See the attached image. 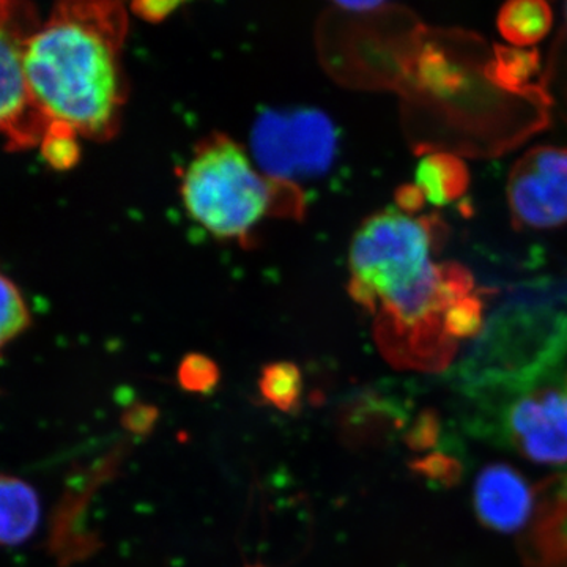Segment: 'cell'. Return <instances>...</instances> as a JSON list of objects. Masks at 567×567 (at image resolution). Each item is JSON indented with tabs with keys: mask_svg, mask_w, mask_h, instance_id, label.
I'll return each instance as SVG.
<instances>
[{
	"mask_svg": "<svg viewBox=\"0 0 567 567\" xmlns=\"http://www.w3.org/2000/svg\"><path fill=\"white\" fill-rule=\"evenodd\" d=\"M445 327L447 334L457 344L458 341L480 334L483 330V303L480 298L470 293L468 297L451 306L450 311L446 312Z\"/></svg>",
	"mask_w": 567,
	"mask_h": 567,
	"instance_id": "e0dca14e",
	"label": "cell"
},
{
	"mask_svg": "<svg viewBox=\"0 0 567 567\" xmlns=\"http://www.w3.org/2000/svg\"><path fill=\"white\" fill-rule=\"evenodd\" d=\"M417 73H420V81L423 82L425 87L431 89L432 92L442 93V95L453 93L462 82V76L457 73L456 66L451 65L436 51H427L421 55V61L417 63Z\"/></svg>",
	"mask_w": 567,
	"mask_h": 567,
	"instance_id": "ac0fdd59",
	"label": "cell"
},
{
	"mask_svg": "<svg viewBox=\"0 0 567 567\" xmlns=\"http://www.w3.org/2000/svg\"><path fill=\"white\" fill-rule=\"evenodd\" d=\"M259 388L268 404L281 412H293L303 395V375L297 365L279 361L265 365Z\"/></svg>",
	"mask_w": 567,
	"mask_h": 567,
	"instance_id": "5bb4252c",
	"label": "cell"
},
{
	"mask_svg": "<svg viewBox=\"0 0 567 567\" xmlns=\"http://www.w3.org/2000/svg\"><path fill=\"white\" fill-rule=\"evenodd\" d=\"M29 324V311L18 287L0 271V350Z\"/></svg>",
	"mask_w": 567,
	"mask_h": 567,
	"instance_id": "9a60e30c",
	"label": "cell"
},
{
	"mask_svg": "<svg viewBox=\"0 0 567 567\" xmlns=\"http://www.w3.org/2000/svg\"><path fill=\"white\" fill-rule=\"evenodd\" d=\"M415 186L427 203L446 205L466 192L468 173L456 156L436 153L425 156L417 166Z\"/></svg>",
	"mask_w": 567,
	"mask_h": 567,
	"instance_id": "7c38bea8",
	"label": "cell"
},
{
	"mask_svg": "<svg viewBox=\"0 0 567 567\" xmlns=\"http://www.w3.org/2000/svg\"><path fill=\"white\" fill-rule=\"evenodd\" d=\"M271 182L237 142H205L183 174L181 196L193 221L221 240L244 238L274 205Z\"/></svg>",
	"mask_w": 567,
	"mask_h": 567,
	"instance_id": "3957f363",
	"label": "cell"
},
{
	"mask_svg": "<svg viewBox=\"0 0 567 567\" xmlns=\"http://www.w3.org/2000/svg\"><path fill=\"white\" fill-rule=\"evenodd\" d=\"M427 219L388 210L371 216L350 248V290L358 303L375 311L382 301L409 289L432 267Z\"/></svg>",
	"mask_w": 567,
	"mask_h": 567,
	"instance_id": "277c9868",
	"label": "cell"
},
{
	"mask_svg": "<svg viewBox=\"0 0 567 567\" xmlns=\"http://www.w3.org/2000/svg\"><path fill=\"white\" fill-rule=\"evenodd\" d=\"M566 386H567V380H566Z\"/></svg>",
	"mask_w": 567,
	"mask_h": 567,
	"instance_id": "603a6c76",
	"label": "cell"
},
{
	"mask_svg": "<svg viewBox=\"0 0 567 567\" xmlns=\"http://www.w3.org/2000/svg\"><path fill=\"white\" fill-rule=\"evenodd\" d=\"M178 3L175 2H142L136 3V9L140 17L145 18L147 21L158 22L163 21L167 14L173 13L177 9Z\"/></svg>",
	"mask_w": 567,
	"mask_h": 567,
	"instance_id": "7402d4cb",
	"label": "cell"
},
{
	"mask_svg": "<svg viewBox=\"0 0 567 567\" xmlns=\"http://www.w3.org/2000/svg\"><path fill=\"white\" fill-rule=\"evenodd\" d=\"M567 290H522L496 309L462 361L468 391L527 390L567 353Z\"/></svg>",
	"mask_w": 567,
	"mask_h": 567,
	"instance_id": "7a4b0ae2",
	"label": "cell"
},
{
	"mask_svg": "<svg viewBox=\"0 0 567 567\" xmlns=\"http://www.w3.org/2000/svg\"><path fill=\"white\" fill-rule=\"evenodd\" d=\"M503 427L522 456L540 465H567V386L518 394L506 406Z\"/></svg>",
	"mask_w": 567,
	"mask_h": 567,
	"instance_id": "52a82bcc",
	"label": "cell"
},
{
	"mask_svg": "<svg viewBox=\"0 0 567 567\" xmlns=\"http://www.w3.org/2000/svg\"><path fill=\"white\" fill-rule=\"evenodd\" d=\"M416 472L427 480L450 484L458 476V465L453 457H447L445 454H432L416 462Z\"/></svg>",
	"mask_w": 567,
	"mask_h": 567,
	"instance_id": "ffe728a7",
	"label": "cell"
},
{
	"mask_svg": "<svg viewBox=\"0 0 567 567\" xmlns=\"http://www.w3.org/2000/svg\"><path fill=\"white\" fill-rule=\"evenodd\" d=\"M178 383L185 391L196 394H208L218 386V365L210 358L200 353H189L178 365Z\"/></svg>",
	"mask_w": 567,
	"mask_h": 567,
	"instance_id": "2e32d148",
	"label": "cell"
},
{
	"mask_svg": "<svg viewBox=\"0 0 567 567\" xmlns=\"http://www.w3.org/2000/svg\"><path fill=\"white\" fill-rule=\"evenodd\" d=\"M112 3H63L33 31L24 76L33 107L50 125L84 136L114 126L122 104V13Z\"/></svg>",
	"mask_w": 567,
	"mask_h": 567,
	"instance_id": "6da1fadb",
	"label": "cell"
},
{
	"mask_svg": "<svg viewBox=\"0 0 567 567\" xmlns=\"http://www.w3.org/2000/svg\"><path fill=\"white\" fill-rule=\"evenodd\" d=\"M40 517L35 488L20 477L0 475V546H20L31 539Z\"/></svg>",
	"mask_w": 567,
	"mask_h": 567,
	"instance_id": "8fae6325",
	"label": "cell"
},
{
	"mask_svg": "<svg viewBox=\"0 0 567 567\" xmlns=\"http://www.w3.org/2000/svg\"><path fill=\"white\" fill-rule=\"evenodd\" d=\"M76 137L78 134L65 126H48L43 136V155L48 163L59 169H69L76 164L80 156Z\"/></svg>",
	"mask_w": 567,
	"mask_h": 567,
	"instance_id": "d6986e66",
	"label": "cell"
},
{
	"mask_svg": "<svg viewBox=\"0 0 567 567\" xmlns=\"http://www.w3.org/2000/svg\"><path fill=\"white\" fill-rule=\"evenodd\" d=\"M514 219L533 229L567 223V151L536 147L518 159L507 182Z\"/></svg>",
	"mask_w": 567,
	"mask_h": 567,
	"instance_id": "8992f818",
	"label": "cell"
},
{
	"mask_svg": "<svg viewBox=\"0 0 567 567\" xmlns=\"http://www.w3.org/2000/svg\"><path fill=\"white\" fill-rule=\"evenodd\" d=\"M35 29L28 6L0 2V132L17 147L43 140L48 130L24 76L25 44Z\"/></svg>",
	"mask_w": 567,
	"mask_h": 567,
	"instance_id": "5b68a950",
	"label": "cell"
},
{
	"mask_svg": "<svg viewBox=\"0 0 567 567\" xmlns=\"http://www.w3.org/2000/svg\"><path fill=\"white\" fill-rule=\"evenodd\" d=\"M522 554L535 567H567V476L537 492L536 516L522 540Z\"/></svg>",
	"mask_w": 567,
	"mask_h": 567,
	"instance_id": "30bf717a",
	"label": "cell"
},
{
	"mask_svg": "<svg viewBox=\"0 0 567 567\" xmlns=\"http://www.w3.org/2000/svg\"><path fill=\"white\" fill-rule=\"evenodd\" d=\"M554 14L540 0H517L503 7L498 29L507 41L517 47H529L544 39L551 29Z\"/></svg>",
	"mask_w": 567,
	"mask_h": 567,
	"instance_id": "4fadbf2b",
	"label": "cell"
},
{
	"mask_svg": "<svg viewBox=\"0 0 567 567\" xmlns=\"http://www.w3.org/2000/svg\"><path fill=\"white\" fill-rule=\"evenodd\" d=\"M536 505L525 477L505 464L488 465L477 476L475 506L488 528L513 533L527 524Z\"/></svg>",
	"mask_w": 567,
	"mask_h": 567,
	"instance_id": "9c48e42d",
	"label": "cell"
},
{
	"mask_svg": "<svg viewBox=\"0 0 567 567\" xmlns=\"http://www.w3.org/2000/svg\"><path fill=\"white\" fill-rule=\"evenodd\" d=\"M333 144L330 125L312 114L264 118L257 133V148L264 166L276 174H289L292 147H298L306 169H316L330 159Z\"/></svg>",
	"mask_w": 567,
	"mask_h": 567,
	"instance_id": "ba28073f",
	"label": "cell"
},
{
	"mask_svg": "<svg viewBox=\"0 0 567 567\" xmlns=\"http://www.w3.org/2000/svg\"><path fill=\"white\" fill-rule=\"evenodd\" d=\"M440 434V424L435 416L423 415L417 420L415 427L410 432L409 445L413 450H427L434 446Z\"/></svg>",
	"mask_w": 567,
	"mask_h": 567,
	"instance_id": "44dd1931",
	"label": "cell"
}]
</instances>
